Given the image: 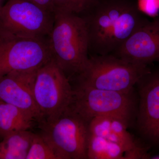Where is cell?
<instances>
[{
  "label": "cell",
  "mask_w": 159,
  "mask_h": 159,
  "mask_svg": "<svg viewBox=\"0 0 159 159\" xmlns=\"http://www.w3.org/2000/svg\"><path fill=\"white\" fill-rule=\"evenodd\" d=\"M81 16L93 55L113 54L148 20L133 0H99Z\"/></svg>",
  "instance_id": "obj_1"
},
{
  "label": "cell",
  "mask_w": 159,
  "mask_h": 159,
  "mask_svg": "<svg viewBox=\"0 0 159 159\" xmlns=\"http://www.w3.org/2000/svg\"><path fill=\"white\" fill-rule=\"evenodd\" d=\"M54 25L48 37L52 59L69 76L79 75L89 59V39L81 16L54 11Z\"/></svg>",
  "instance_id": "obj_2"
},
{
  "label": "cell",
  "mask_w": 159,
  "mask_h": 159,
  "mask_svg": "<svg viewBox=\"0 0 159 159\" xmlns=\"http://www.w3.org/2000/svg\"><path fill=\"white\" fill-rule=\"evenodd\" d=\"M150 72L148 66L132 63L113 54L93 55L78 75V83L99 89L130 93L140 79Z\"/></svg>",
  "instance_id": "obj_3"
},
{
  "label": "cell",
  "mask_w": 159,
  "mask_h": 159,
  "mask_svg": "<svg viewBox=\"0 0 159 159\" xmlns=\"http://www.w3.org/2000/svg\"><path fill=\"white\" fill-rule=\"evenodd\" d=\"M89 123L69 107L57 119L39 122V134L59 159H87Z\"/></svg>",
  "instance_id": "obj_4"
},
{
  "label": "cell",
  "mask_w": 159,
  "mask_h": 159,
  "mask_svg": "<svg viewBox=\"0 0 159 159\" xmlns=\"http://www.w3.org/2000/svg\"><path fill=\"white\" fill-rule=\"evenodd\" d=\"M54 12L28 0H7L0 10V36L48 39Z\"/></svg>",
  "instance_id": "obj_5"
},
{
  "label": "cell",
  "mask_w": 159,
  "mask_h": 159,
  "mask_svg": "<svg viewBox=\"0 0 159 159\" xmlns=\"http://www.w3.org/2000/svg\"><path fill=\"white\" fill-rule=\"evenodd\" d=\"M73 89L69 107L89 123L99 116L117 117L129 123L134 115L136 116L138 105L133 92L105 90L79 83Z\"/></svg>",
  "instance_id": "obj_6"
},
{
  "label": "cell",
  "mask_w": 159,
  "mask_h": 159,
  "mask_svg": "<svg viewBox=\"0 0 159 159\" xmlns=\"http://www.w3.org/2000/svg\"><path fill=\"white\" fill-rule=\"evenodd\" d=\"M73 93L68 77L53 59L39 68L34 80L33 95L41 116V122L59 117L70 106Z\"/></svg>",
  "instance_id": "obj_7"
},
{
  "label": "cell",
  "mask_w": 159,
  "mask_h": 159,
  "mask_svg": "<svg viewBox=\"0 0 159 159\" xmlns=\"http://www.w3.org/2000/svg\"><path fill=\"white\" fill-rule=\"evenodd\" d=\"M48 39L0 36V77L38 70L52 59Z\"/></svg>",
  "instance_id": "obj_8"
},
{
  "label": "cell",
  "mask_w": 159,
  "mask_h": 159,
  "mask_svg": "<svg viewBox=\"0 0 159 159\" xmlns=\"http://www.w3.org/2000/svg\"><path fill=\"white\" fill-rule=\"evenodd\" d=\"M136 114L139 133L151 144L159 145V73L151 71L137 83Z\"/></svg>",
  "instance_id": "obj_9"
},
{
  "label": "cell",
  "mask_w": 159,
  "mask_h": 159,
  "mask_svg": "<svg viewBox=\"0 0 159 159\" xmlns=\"http://www.w3.org/2000/svg\"><path fill=\"white\" fill-rule=\"evenodd\" d=\"M114 55L135 64L148 66L159 58V16L147 20Z\"/></svg>",
  "instance_id": "obj_10"
},
{
  "label": "cell",
  "mask_w": 159,
  "mask_h": 159,
  "mask_svg": "<svg viewBox=\"0 0 159 159\" xmlns=\"http://www.w3.org/2000/svg\"><path fill=\"white\" fill-rule=\"evenodd\" d=\"M37 70L15 71L0 77V101L20 108L39 123L41 116L33 95Z\"/></svg>",
  "instance_id": "obj_11"
},
{
  "label": "cell",
  "mask_w": 159,
  "mask_h": 159,
  "mask_svg": "<svg viewBox=\"0 0 159 159\" xmlns=\"http://www.w3.org/2000/svg\"><path fill=\"white\" fill-rule=\"evenodd\" d=\"M35 119L14 106L0 101V140L17 132L29 130Z\"/></svg>",
  "instance_id": "obj_12"
},
{
  "label": "cell",
  "mask_w": 159,
  "mask_h": 159,
  "mask_svg": "<svg viewBox=\"0 0 159 159\" xmlns=\"http://www.w3.org/2000/svg\"><path fill=\"white\" fill-rule=\"evenodd\" d=\"M34 134L23 130L5 137L0 142V159H26Z\"/></svg>",
  "instance_id": "obj_13"
},
{
  "label": "cell",
  "mask_w": 159,
  "mask_h": 159,
  "mask_svg": "<svg viewBox=\"0 0 159 159\" xmlns=\"http://www.w3.org/2000/svg\"><path fill=\"white\" fill-rule=\"evenodd\" d=\"M88 159H128V154L120 145L108 139L89 133Z\"/></svg>",
  "instance_id": "obj_14"
},
{
  "label": "cell",
  "mask_w": 159,
  "mask_h": 159,
  "mask_svg": "<svg viewBox=\"0 0 159 159\" xmlns=\"http://www.w3.org/2000/svg\"><path fill=\"white\" fill-rule=\"evenodd\" d=\"M129 123L121 118L112 117L110 134L108 139L110 141L120 145L127 152L128 159L129 152L141 144L135 140L127 131Z\"/></svg>",
  "instance_id": "obj_15"
},
{
  "label": "cell",
  "mask_w": 159,
  "mask_h": 159,
  "mask_svg": "<svg viewBox=\"0 0 159 159\" xmlns=\"http://www.w3.org/2000/svg\"><path fill=\"white\" fill-rule=\"evenodd\" d=\"M55 11L82 15L92 8L99 0H51Z\"/></svg>",
  "instance_id": "obj_16"
},
{
  "label": "cell",
  "mask_w": 159,
  "mask_h": 159,
  "mask_svg": "<svg viewBox=\"0 0 159 159\" xmlns=\"http://www.w3.org/2000/svg\"><path fill=\"white\" fill-rule=\"evenodd\" d=\"M26 159H59L39 134H34Z\"/></svg>",
  "instance_id": "obj_17"
},
{
  "label": "cell",
  "mask_w": 159,
  "mask_h": 159,
  "mask_svg": "<svg viewBox=\"0 0 159 159\" xmlns=\"http://www.w3.org/2000/svg\"><path fill=\"white\" fill-rule=\"evenodd\" d=\"M112 117L99 116L93 118L89 123V133L108 139L111 132Z\"/></svg>",
  "instance_id": "obj_18"
},
{
  "label": "cell",
  "mask_w": 159,
  "mask_h": 159,
  "mask_svg": "<svg viewBox=\"0 0 159 159\" xmlns=\"http://www.w3.org/2000/svg\"><path fill=\"white\" fill-rule=\"evenodd\" d=\"M140 10L148 14H155L159 9V0H140L138 4Z\"/></svg>",
  "instance_id": "obj_19"
},
{
  "label": "cell",
  "mask_w": 159,
  "mask_h": 159,
  "mask_svg": "<svg viewBox=\"0 0 159 159\" xmlns=\"http://www.w3.org/2000/svg\"><path fill=\"white\" fill-rule=\"evenodd\" d=\"M28 1L38 5L43 9H46L48 11L54 12L51 0H28Z\"/></svg>",
  "instance_id": "obj_20"
},
{
  "label": "cell",
  "mask_w": 159,
  "mask_h": 159,
  "mask_svg": "<svg viewBox=\"0 0 159 159\" xmlns=\"http://www.w3.org/2000/svg\"><path fill=\"white\" fill-rule=\"evenodd\" d=\"M6 1V0H0V10H1L4 4H5V2Z\"/></svg>",
  "instance_id": "obj_21"
},
{
  "label": "cell",
  "mask_w": 159,
  "mask_h": 159,
  "mask_svg": "<svg viewBox=\"0 0 159 159\" xmlns=\"http://www.w3.org/2000/svg\"><path fill=\"white\" fill-rule=\"evenodd\" d=\"M150 159H159V154L153 156H151Z\"/></svg>",
  "instance_id": "obj_22"
},
{
  "label": "cell",
  "mask_w": 159,
  "mask_h": 159,
  "mask_svg": "<svg viewBox=\"0 0 159 159\" xmlns=\"http://www.w3.org/2000/svg\"><path fill=\"white\" fill-rule=\"evenodd\" d=\"M157 61H159V58L158 59V60Z\"/></svg>",
  "instance_id": "obj_23"
}]
</instances>
